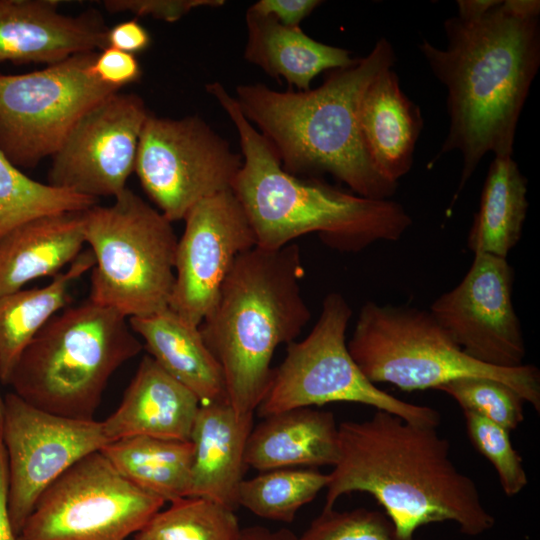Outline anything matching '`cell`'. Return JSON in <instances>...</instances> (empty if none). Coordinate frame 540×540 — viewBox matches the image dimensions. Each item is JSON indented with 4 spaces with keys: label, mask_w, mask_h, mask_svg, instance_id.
Masks as SVG:
<instances>
[{
    "label": "cell",
    "mask_w": 540,
    "mask_h": 540,
    "mask_svg": "<svg viewBox=\"0 0 540 540\" xmlns=\"http://www.w3.org/2000/svg\"><path fill=\"white\" fill-rule=\"evenodd\" d=\"M240 540H299V538L288 529L270 530L254 525L242 528Z\"/></svg>",
    "instance_id": "cell-39"
},
{
    "label": "cell",
    "mask_w": 540,
    "mask_h": 540,
    "mask_svg": "<svg viewBox=\"0 0 540 540\" xmlns=\"http://www.w3.org/2000/svg\"><path fill=\"white\" fill-rule=\"evenodd\" d=\"M8 460L5 447L0 441V540H17L8 508Z\"/></svg>",
    "instance_id": "cell-38"
},
{
    "label": "cell",
    "mask_w": 540,
    "mask_h": 540,
    "mask_svg": "<svg viewBox=\"0 0 540 540\" xmlns=\"http://www.w3.org/2000/svg\"><path fill=\"white\" fill-rule=\"evenodd\" d=\"M513 282L507 258L474 254L460 283L439 296L429 312L472 359L500 368L521 366L526 347Z\"/></svg>",
    "instance_id": "cell-15"
},
{
    "label": "cell",
    "mask_w": 540,
    "mask_h": 540,
    "mask_svg": "<svg viewBox=\"0 0 540 540\" xmlns=\"http://www.w3.org/2000/svg\"><path fill=\"white\" fill-rule=\"evenodd\" d=\"M84 211L31 219L0 239V296L32 280L56 276L82 252Z\"/></svg>",
    "instance_id": "cell-22"
},
{
    "label": "cell",
    "mask_w": 540,
    "mask_h": 540,
    "mask_svg": "<svg viewBox=\"0 0 540 540\" xmlns=\"http://www.w3.org/2000/svg\"><path fill=\"white\" fill-rule=\"evenodd\" d=\"M352 309L338 292L326 295L311 332L287 344L283 361L273 368L267 391L256 409L262 417L290 409L352 402L395 414L416 424L437 427L431 407L403 401L378 388L352 358L346 330Z\"/></svg>",
    "instance_id": "cell-9"
},
{
    "label": "cell",
    "mask_w": 540,
    "mask_h": 540,
    "mask_svg": "<svg viewBox=\"0 0 540 540\" xmlns=\"http://www.w3.org/2000/svg\"><path fill=\"white\" fill-rule=\"evenodd\" d=\"M540 2L499 0L483 16L447 19L445 48L419 44L447 90L449 128L437 153L458 151L454 201L483 157H512L517 124L540 65Z\"/></svg>",
    "instance_id": "cell-1"
},
{
    "label": "cell",
    "mask_w": 540,
    "mask_h": 540,
    "mask_svg": "<svg viewBox=\"0 0 540 540\" xmlns=\"http://www.w3.org/2000/svg\"><path fill=\"white\" fill-rule=\"evenodd\" d=\"M223 0H106L104 7L111 13L131 12L137 16H152L175 22L198 7L222 6Z\"/></svg>",
    "instance_id": "cell-34"
},
{
    "label": "cell",
    "mask_w": 540,
    "mask_h": 540,
    "mask_svg": "<svg viewBox=\"0 0 540 540\" xmlns=\"http://www.w3.org/2000/svg\"><path fill=\"white\" fill-rule=\"evenodd\" d=\"M462 412L472 445L492 464L504 494H519L528 484V476L521 455L512 445L511 431L474 412Z\"/></svg>",
    "instance_id": "cell-32"
},
{
    "label": "cell",
    "mask_w": 540,
    "mask_h": 540,
    "mask_svg": "<svg viewBox=\"0 0 540 540\" xmlns=\"http://www.w3.org/2000/svg\"><path fill=\"white\" fill-rule=\"evenodd\" d=\"M97 55L78 53L42 70L0 74V150L16 167L52 157L82 115L121 90L95 76Z\"/></svg>",
    "instance_id": "cell-10"
},
{
    "label": "cell",
    "mask_w": 540,
    "mask_h": 540,
    "mask_svg": "<svg viewBox=\"0 0 540 540\" xmlns=\"http://www.w3.org/2000/svg\"><path fill=\"white\" fill-rule=\"evenodd\" d=\"M57 0H0V63L60 62L107 47L103 17L90 10L78 16L59 11Z\"/></svg>",
    "instance_id": "cell-17"
},
{
    "label": "cell",
    "mask_w": 540,
    "mask_h": 540,
    "mask_svg": "<svg viewBox=\"0 0 540 540\" xmlns=\"http://www.w3.org/2000/svg\"><path fill=\"white\" fill-rule=\"evenodd\" d=\"M95 264L90 249L81 252L64 272L43 287L0 296V382L8 385L20 355L37 333L70 302L74 281Z\"/></svg>",
    "instance_id": "cell-25"
},
{
    "label": "cell",
    "mask_w": 540,
    "mask_h": 540,
    "mask_svg": "<svg viewBox=\"0 0 540 540\" xmlns=\"http://www.w3.org/2000/svg\"><path fill=\"white\" fill-rule=\"evenodd\" d=\"M143 347L128 318L87 298L65 307L37 333L8 385L38 409L92 420L113 373Z\"/></svg>",
    "instance_id": "cell-6"
},
{
    "label": "cell",
    "mask_w": 540,
    "mask_h": 540,
    "mask_svg": "<svg viewBox=\"0 0 540 540\" xmlns=\"http://www.w3.org/2000/svg\"><path fill=\"white\" fill-rule=\"evenodd\" d=\"M499 0H458V17L474 19L483 16L497 5Z\"/></svg>",
    "instance_id": "cell-40"
},
{
    "label": "cell",
    "mask_w": 540,
    "mask_h": 540,
    "mask_svg": "<svg viewBox=\"0 0 540 540\" xmlns=\"http://www.w3.org/2000/svg\"><path fill=\"white\" fill-rule=\"evenodd\" d=\"M193 451L191 441L150 436L122 438L100 450L125 479L170 503L188 495Z\"/></svg>",
    "instance_id": "cell-27"
},
{
    "label": "cell",
    "mask_w": 540,
    "mask_h": 540,
    "mask_svg": "<svg viewBox=\"0 0 540 540\" xmlns=\"http://www.w3.org/2000/svg\"><path fill=\"white\" fill-rule=\"evenodd\" d=\"M17 540H22V539L20 537H18Z\"/></svg>",
    "instance_id": "cell-42"
},
{
    "label": "cell",
    "mask_w": 540,
    "mask_h": 540,
    "mask_svg": "<svg viewBox=\"0 0 540 540\" xmlns=\"http://www.w3.org/2000/svg\"><path fill=\"white\" fill-rule=\"evenodd\" d=\"M242 162V155L200 117L171 119L149 113L134 172L159 211L174 222L201 200L231 189Z\"/></svg>",
    "instance_id": "cell-12"
},
{
    "label": "cell",
    "mask_w": 540,
    "mask_h": 540,
    "mask_svg": "<svg viewBox=\"0 0 540 540\" xmlns=\"http://www.w3.org/2000/svg\"><path fill=\"white\" fill-rule=\"evenodd\" d=\"M2 443L8 460L9 515L19 537L42 492L108 440L102 421L55 415L11 392L4 397Z\"/></svg>",
    "instance_id": "cell-13"
},
{
    "label": "cell",
    "mask_w": 540,
    "mask_h": 540,
    "mask_svg": "<svg viewBox=\"0 0 540 540\" xmlns=\"http://www.w3.org/2000/svg\"><path fill=\"white\" fill-rule=\"evenodd\" d=\"M84 218L95 260L88 299L128 319L168 308L178 242L172 222L128 188Z\"/></svg>",
    "instance_id": "cell-8"
},
{
    "label": "cell",
    "mask_w": 540,
    "mask_h": 540,
    "mask_svg": "<svg viewBox=\"0 0 540 540\" xmlns=\"http://www.w3.org/2000/svg\"><path fill=\"white\" fill-rule=\"evenodd\" d=\"M3 411H4V397H2V395L0 394V441H2Z\"/></svg>",
    "instance_id": "cell-41"
},
{
    "label": "cell",
    "mask_w": 540,
    "mask_h": 540,
    "mask_svg": "<svg viewBox=\"0 0 540 540\" xmlns=\"http://www.w3.org/2000/svg\"><path fill=\"white\" fill-rule=\"evenodd\" d=\"M300 249L255 246L240 254L215 304L199 325L221 366L229 404L238 414L254 413L272 374L281 344L299 336L311 318L300 289Z\"/></svg>",
    "instance_id": "cell-5"
},
{
    "label": "cell",
    "mask_w": 540,
    "mask_h": 540,
    "mask_svg": "<svg viewBox=\"0 0 540 540\" xmlns=\"http://www.w3.org/2000/svg\"><path fill=\"white\" fill-rule=\"evenodd\" d=\"M92 71L100 81L119 89L137 82L142 76L141 66L135 55L112 47L98 52Z\"/></svg>",
    "instance_id": "cell-35"
},
{
    "label": "cell",
    "mask_w": 540,
    "mask_h": 540,
    "mask_svg": "<svg viewBox=\"0 0 540 540\" xmlns=\"http://www.w3.org/2000/svg\"><path fill=\"white\" fill-rule=\"evenodd\" d=\"M526 183L512 157H494L468 234L474 254L507 258L517 245L529 206Z\"/></svg>",
    "instance_id": "cell-26"
},
{
    "label": "cell",
    "mask_w": 540,
    "mask_h": 540,
    "mask_svg": "<svg viewBox=\"0 0 540 540\" xmlns=\"http://www.w3.org/2000/svg\"><path fill=\"white\" fill-rule=\"evenodd\" d=\"M253 417L238 414L227 400L200 404L190 437L194 451L187 497L205 498L233 511L238 507Z\"/></svg>",
    "instance_id": "cell-18"
},
{
    "label": "cell",
    "mask_w": 540,
    "mask_h": 540,
    "mask_svg": "<svg viewBox=\"0 0 540 540\" xmlns=\"http://www.w3.org/2000/svg\"><path fill=\"white\" fill-rule=\"evenodd\" d=\"M393 67L379 71L365 88L358 110L361 134L379 171L393 182L413 164L423 118L402 91Z\"/></svg>",
    "instance_id": "cell-20"
},
{
    "label": "cell",
    "mask_w": 540,
    "mask_h": 540,
    "mask_svg": "<svg viewBox=\"0 0 540 540\" xmlns=\"http://www.w3.org/2000/svg\"><path fill=\"white\" fill-rule=\"evenodd\" d=\"M183 220L185 229L177 242L169 308L199 327L236 258L257 243L232 189L201 200Z\"/></svg>",
    "instance_id": "cell-16"
},
{
    "label": "cell",
    "mask_w": 540,
    "mask_h": 540,
    "mask_svg": "<svg viewBox=\"0 0 540 540\" xmlns=\"http://www.w3.org/2000/svg\"><path fill=\"white\" fill-rule=\"evenodd\" d=\"M205 88L239 136L243 162L231 189L253 229L256 246L279 249L300 236L318 233L328 247L357 253L378 241L399 240L412 225L411 216L396 201L361 197L317 177L288 173L234 96L219 82Z\"/></svg>",
    "instance_id": "cell-4"
},
{
    "label": "cell",
    "mask_w": 540,
    "mask_h": 540,
    "mask_svg": "<svg viewBox=\"0 0 540 540\" xmlns=\"http://www.w3.org/2000/svg\"><path fill=\"white\" fill-rule=\"evenodd\" d=\"M437 427L408 422L382 410L369 419L338 424L339 458L329 474L323 509L352 492L370 494L399 537L431 523L450 521L467 536L495 524L474 480L451 459Z\"/></svg>",
    "instance_id": "cell-2"
},
{
    "label": "cell",
    "mask_w": 540,
    "mask_h": 540,
    "mask_svg": "<svg viewBox=\"0 0 540 540\" xmlns=\"http://www.w3.org/2000/svg\"><path fill=\"white\" fill-rule=\"evenodd\" d=\"M329 482V474L314 469L280 468L244 479L237 503L251 513L272 521L291 523Z\"/></svg>",
    "instance_id": "cell-28"
},
{
    "label": "cell",
    "mask_w": 540,
    "mask_h": 540,
    "mask_svg": "<svg viewBox=\"0 0 540 540\" xmlns=\"http://www.w3.org/2000/svg\"><path fill=\"white\" fill-rule=\"evenodd\" d=\"M98 200L29 178L0 150V239L40 216L84 211Z\"/></svg>",
    "instance_id": "cell-29"
},
{
    "label": "cell",
    "mask_w": 540,
    "mask_h": 540,
    "mask_svg": "<svg viewBox=\"0 0 540 540\" xmlns=\"http://www.w3.org/2000/svg\"><path fill=\"white\" fill-rule=\"evenodd\" d=\"M339 458L338 424L332 412L303 407L263 417L248 437L245 461L259 472L334 466Z\"/></svg>",
    "instance_id": "cell-21"
},
{
    "label": "cell",
    "mask_w": 540,
    "mask_h": 540,
    "mask_svg": "<svg viewBox=\"0 0 540 540\" xmlns=\"http://www.w3.org/2000/svg\"><path fill=\"white\" fill-rule=\"evenodd\" d=\"M165 501L125 479L100 452L67 469L39 496L22 540H125Z\"/></svg>",
    "instance_id": "cell-11"
},
{
    "label": "cell",
    "mask_w": 540,
    "mask_h": 540,
    "mask_svg": "<svg viewBox=\"0 0 540 540\" xmlns=\"http://www.w3.org/2000/svg\"><path fill=\"white\" fill-rule=\"evenodd\" d=\"M321 3L317 0H259L249 9L270 16L286 27H300V23Z\"/></svg>",
    "instance_id": "cell-36"
},
{
    "label": "cell",
    "mask_w": 540,
    "mask_h": 540,
    "mask_svg": "<svg viewBox=\"0 0 540 540\" xmlns=\"http://www.w3.org/2000/svg\"><path fill=\"white\" fill-rule=\"evenodd\" d=\"M348 350L374 384L406 391L437 389L461 377H488L517 391L540 412V372L534 365L500 368L478 362L451 339L429 311L366 302Z\"/></svg>",
    "instance_id": "cell-7"
},
{
    "label": "cell",
    "mask_w": 540,
    "mask_h": 540,
    "mask_svg": "<svg viewBox=\"0 0 540 540\" xmlns=\"http://www.w3.org/2000/svg\"><path fill=\"white\" fill-rule=\"evenodd\" d=\"M134 540H138V539L135 538Z\"/></svg>",
    "instance_id": "cell-43"
},
{
    "label": "cell",
    "mask_w": 540,
    "mask_h": 540,
    "mask_svg": "<svg viewBox=\"0 0 540 540\" xmlns=\"http://www.w3.org/2000/svg\"><path fill=\"white\" fill-rule=\"evenodd\" d=\"M200 401L150 356H144L118 408L102 421L109 442L150 436L190 441Z\"/></svg>",
    "instance_id": "cell-19"
},
{
    "label": "cell",
    "mask_w": 540,
    "mask_h": 540,
    "mask_svg": "<svg viewBox=\"0 0 540 540\" xmlns=\"http://www.w3.org/2000/svg\"><path fill=\"white\" fill-rule=\"evenodd\" d=\"M134 93L116 92L76 122L51 157L49 185L99 200L123 192L149 115Z\"/></svg>",
    "instance_id": "cell-14"
},
{
    "label": "cell",
    "mask_w": 540,
    "mask_h": 540,
    "mask_svg": "<svg viewBox=\"0 0 540 540\" xmlns=\"http://www.w3.org/2000/svg\"><path fill=\"white\" fill-rule=\"evenodd\" d=\"M460 408L512 431L524 420L523 397L509 385L488 377H461L437 388Z\"/></svg>",
    "instance_id": "cell-31"
},
{
    "label": "cell",
    "mask_w": 540,
    "mask_h": 540,
    "mask_svg": "<svg viewBox=\"0 0 540 540\" xmlns=\"http://www.w3.org/2000/svg\"><path fill=\"white\" fill-rule=\"evenodd\" d=\"M234 511L214 501L184 497L158 511L136 533L138 540H240Z\"/></svg>",
    "instance_id": "cell-30"
},
{
    "label": "cell",
    "mask_w": 540,
    "mask_h": 540,
    "mask_svg": "<svg viewBox=\"0 0 540 540\" xmlns=\"http://www.w3.org/2000/svg\"><path fill=\"white\" fill-rule=\"evenodd\" d=\"M150 44L148 30L135 19L121 22L107 32V47L133 55L145 51Z\"/></svg>",
    "instance_id": "cell-37"
},
{
    "label": "cell",
    "mask_w": 540,
    "mask_h": 540,
    "mask_svg": "<svg viewBox=\"0 0 540 540\" xmlns=\"http://www.w3.org/2000/svg\"><path fill=\"white\" fill-rule=\"evenodd\" d=\"M128 321L149 355L194 393L201 404L227 400L221 366L205 344L199 327L169 307Z\"/></svg>",
    "instance_id": "cell-23"
},
{
    "label": "cell",
    "mask_w": 540,
    "mask_h": 540,
    "mask_svg": "<svg viewBox=\"0 0 540 540\" xmlns=\"http://www.w3.org/2000/svg\"><path fill=\"white\" fill-rule=\"evenodd\" d=\"M299 540H415L398 536L388 516L376 510L323 509Z\"/></svg>",
    "instance_id": "cell-33"
},
{
    "label": "cell",
    "mask_w": 540,
    "mask_h": 540,
    "mask_svg": "<svg viewBox=\"0 0 540 540\" xmlns=\"http://www.w3.org/2000/svg\"><path fill=\"white\" fill-rule=\"evenodd\" d=\"M395 61L392 44L382 37L367 56L349 67L331 70L315 89L276 91L260 83L242 84L236 87L234 98L288 173L330 174L358 196L390 199L398 183L384 176L372 161L358 110L370 81Z\"/></svg>",
    "instance_id": "cell-3"
},
{
    "label": "cell",
    "mask_w": 540,
    "mask_h": 540,
    "mask_svg": "<svg viewBox=\"0 0 540 540\" xmlns=\"http://www.w3.org/2000/svg\"><path fill=\"white\" fill-rule=\"evenodd\" d=\"M245 59L275 78H284L298 91L310 89L323 71L349 67L358 59L343 48L312 39L300 27H286L270 16L248 9Z\"/></svg>",
    "instance_id": "cell-24"
}]
</instances>
